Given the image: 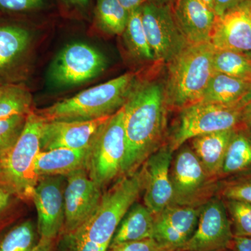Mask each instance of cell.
Segmentation results:
<instances>
[{
  "mask_svg": "<svg viewBox=\"0 0 251 251\" xmlns=\"http://www.w3.org/2000/svg\"><path fill=\"white\" fill-rule=\"evenodd\" d=\"M154 219L145 204L135 203L122 219L109 247L153 238Z\"/></svg>",
  "mask_w": 251,
  "mask_h": 251,
  "instance_id": "23",
  "label": "cell"
},
{
  "mask_svg": "<svg viewBox=\"0 0 251 251\" xmlns=\"http://www.w3.org/2000/svg\"><path fill=\"white\" fill-rule=\"evenodd\" d=\"M64 188V220L63 234L73 233L94 215L102 197L101 188L90 179L86 170L66 176Z\"/></svg>",
  "mask_w": 251,
  "mask_h": 251,
  "instance_id": "12",
  "label": "cell"
},
{
  "mask_svg": "<svg viewBox=\"0 0 251 251\" xmlns=\"http://www.w3.org/2000/svg\"><path fill=\"white\" fill-rule=\"evenodd\" d=\"M11 196V193L0 186V212L9 205Z\"/></svg>",
  "mask_w": 251,
  "mask_h": 251,
  "instance_id": "41",
  "label": "cell"
},
{
  "mask_svg": "<svg viewBox=\"0 0 251 251\" xmlns=\"http://www.w3.org/2000/svg\"><path fill=\"white\" fill-rule=\"evenodd\" d=\"M149 2L154 3V4H171L173 0H148Z\"/></svg>",
  "mask_w": 251,
  "mask_h": 251,
  "instance_id": "44",
  "label": "cell"
},
{
  "mask_svg": "<svg viewBox=\"0 0 251 251\" xmlns=\"http://www.w3.org/2000/svg\"><path fill=\"white\" fill-rule=\"evenodd\" d=\"M63 251H106L90 242L80 231L73 233L63 234Z\"/></svg>",
  "mask_w": 251,
  "mask_h": 251,
  "instance_id": "34",
  "label": "cell"
},
{
  "mask_svg": "<svg viewBox=\"0 0 251 251\" xmlns=\"http://www.w3.org/2000/svg\"><path fill=\"white\" fill-rule=\"evenodd\" d=\"M43 0H0V10L10 12H23L37 9Z\"/></svg>",
  "mask_w": 251,
  "mask_h": 251,
  "instance_id": "35",
  "label": "cell"
},
{
  "mask_svg": "<svg viewBox=\"0 0 251 251\" xmlns=\"http://www.w3.org/2000/svg\"><path fill=\"white\" fill-rule=\"evenodd\" d=\"M46 120L31 110L14 146L0 157V186L11 195L31 200L39 177L34 170L41 151V136Z\"/></svg>",
  "mask_w": 251,
  "mask_h": 251,
  "instance_id": "4",
  "label": "cell"
},
{
  "mask_svg": "<svg viewBox=\"0 0 251 251\" xmlns=\"http://www.w3.org/2000/svg\"><path fill=\"white\" fill-rule=\"evenodd\" d=\"M62 176L39 178L33 193L37 211V230L41 239H57L64 226V181Z\"/></svg>",
  "mask_w": 251,
  "mask_h": 251,
  "instance_id": "13",
  "label": "cell"
},
{
  "mask_svg": "<svg viewBox=\"0 0 251 251\" xmlns=\"http://www.w3.org/2000/svg\"><path fill=\"white\" fill-rule=\"evenodd\" d=\"M175 251H188L183 250V249H176V250Z\"/></svg>",
  "mask_w": 251,
  "mask_h": 251,
  "instance_id": "48",
  "label": "cell"
},
{
  "mask_svg": "<svg viewBox=\"0 0 251 251\" xmlns=\"http://www.w3.org/2000/svg\"><path fill=\"white\" fill-rule=\"evenodd\" d=\"M107 62L101 52L85 44H73L59 52L50 68L54 85L69 87L92 80L105 70Z\"/></svg>",
  "mask_w": 251,
  "mask_h": 251,
  "instance_id": "10",
  "label": "cell"
},
{
  "mask_svg": "<svg viewBox=\"0 0 251 251\" xmlns=\"http://www.w3.org/2000/svg\"><path fill=\"white\" fill-rule=\"evenodd\" d=\"M172 11L179 30L189 44L210 43L216 13L201 0H173Z\"/></svg>",
  "mask_w": 251,
  "mask_h": 251,
  "instance_id": "18",
  "label": "cell"
},
{
  "mask_svg": "<svg viewBox=\"0 0 251 251\" xmlns=\"http://www.w3.org/2000/svg\"><path fill=\"white\" fill-rule=\"evenodd\" d=\"M186 143L175 151L172 160L173 204L201 207L218 196L220 181L206 173L192 149Z\"/></svg>",
  "mask_w": 251,
  "mask_h": 251,
  "instance_id": "7",
  "label": "cell"
},
{
  "mask_svg": "<svg viewBox=\"0 0 251 251\" xmlns=\"http://www.w3.org/2000/svg\"><path fill=\"white\" fill-rule=\"evenodd\" d=\"M247 0H214V11L216 16H221L229 10L240 6Z\"/></svg>",
  "mask_w": 251,
  "mask_h": 251,
  "instance_id": "36",
  "label": "cell"
},
{
  "mask_svg": "<svg viewBox=\"0 0 251 251\" xmlns=\"http://www.w3.org/2000/svg\"><path fill=\"white\" fill-rule=\"evenodd\" d=\"M31 94L23 84L0 85V120L15 115H27L31 111Z\"/></svg>",
  "mask_w": 251,
  "mask_h": 251,
  "instance_id": "25",
  "label": "cell"
},
{
  "mask_svg": "<svg viewBox=\"0 0 251 251\" xmlns=\"http://www.w3.org/2000/svg\"><path fill=\"white\" fill-rule=\"evenodd\" d=\"M108 117L85 121H46L41 136V151L58 148L82 149L92 143Z\"/></svg>",
  "mask_w": 251,
  "mask_h": 251,
  "instance_id": "15",
  "label": "cell"
},
{
  "mask_svg": "<svg viewBox=\"0 0 251 251\" xmlns=\"http://www.w3.org/2000/svg\"><path fill=\"white\" fill-rule=\"evenodd\" d=\"M137 83L136 74L127 73L36 112L46 121H85L110 116L125 105Z\"/></svg>",
  "mask_w": 251,
  "mask_h": 251,
  "instance_id": "3",
  "label": "cell"
},
{
  "mask_svg": "<svg viewBox=\"0 0 251 251\" xmlns=\"http://www.w3.org/2000/svg\"><path fill=\"white\" fill-rule=\"evenodd\" d=\"M214 72L251 82V58L233 51L214 49Z\"/></svg>",
  "mask_w": 251,
  "mask_h": 251,
  "instance_id": "29",
  "label": "cell"
},
{
  "mask_svg": "<svg viewBox=\"0 0 251 251\" xmlns=\"http://www.w3.org/2000/svg\"><path fill=\"white\" fill-rule=\"evenodd\" d=\"M251 87V81L215 72L200 102L244 106L247 104V97Z\"/></svg>",
  "mask_w": 251,
  "mask_h": 251,
  "instance_id": "22",
  "label": "cell"
},
{
  "mask_svg": "<svg viewBox=\"0 0 251 251\" xmlns=\"http://www.w3.org/2000/svg\"><path fill=\"white\" fill-rule=\"evenodd\" d=\"M56 239H39V243L31 251H54Z\"/></svg>",
  "mask_w": 251,
  "mask_h": 251,
  "instance_id": "40",
  "label": "cell"
},
{
  "mask_svg": "<svg viewBox=\"0 0 251 251\" xmlns=\"http://www.w3.org/2000/svg\"><path fill=\"white\" fill-rule=\"evenodd\" d=\"M229 248L233 251H251V237H234Z\"/></svg>",
  "mask_w": 251,
  "mask_h": 251,
  "instance_id": "37",
  "label": "cell"
},
{
  "mask_svg": "<svg viewBox=\"0 0 251 251\" xmlns=\"http://www.w3.org/2000/svg\"><path fill=\"white\" fill-rule=\"evenodd\" d=\"M243 107L203 102L185 107L179 110L177 121L166 143L175 152L195 137L237 128Z\"/></svg>",
  "mask_w": 251,
  "mask_h": 251,
  "instance_id": "8",
  "label": "cell"
},
{
  "mask_svg": "<svg viewBox=\"0 0 251 251\" xmlns=\"http://www.w3.org/2000/svg\"><path fill=\"white\" fill-rule=\"evenodd\" d=\"M27 115H15L0 120V157L9 151L19 138Z\"/></svg>",
  "mask_w": 251,
  "mask_h": 251,
  "instance_id": "32",
  "label": "cell"
},
{
  "mask_svg": "<svg viewBox=\"0 0 251 251\" xmlns=\"http://www.w3.org/2000/svg\"><path fill=\"white\" fill-rule=\"evenodd\" d=\"M73 4L78 5L80 6H85L88 4L90 0H69Z\"/></svg>",
  "mask_w": 251,
  "mask_h": 251,
  "instance_id": "42",
  "label": "cell"
},
{
  "mask_svg": "<svg viewBox=\"0 0 251 251\" xmlns=\"http://www.w3.org/2000/svg\"><path fill=\"white\" fill-rule=\"evenodd\" d=\"M123 34L126 44L133 56L142 60L154 61L144 29L141 7L130 13Z\"/></svg>",
  "mask_w": 251,
  "mask_h": 251,
  "instance_id": "26",
  "label": "cell"
},
{
  "mask_svg": "<svg viewBox=\"0 0 251 251\" xmlns=\"http://www.w3.org/2000/svg\"><path fill=\"white\" fill-rule=\"evenodd\" d=\"M123 109L126 155L122 176L138 171L149 157L166 143L168 108L164 82H138Z\"/></svg>",
  "mask_w": 251,
  "mask_h": 251,
  "instance_id": "1",
  "label": "cell"
},
{
  "mask_svg": "<svg viewBox=\"0 0 251 251\" xmlns=\"http://www.w3.org/2000/svg\"><path fill=\"white\" fill-rule=\"evenodd\" d=\"M173 151L168 143L142 165L144 172V204L156 215L173 202L171 166Z\"/></svg>",
  "mask_w": 251,
  "mask_h": 251,
  "instance_id": "14",
  "label": "cell"
},
{
  "mask_svg": "<svg viewBox=\"0 0 251 251\" xmlns=\"http://www.w3.org/2000/svg\"><path fill=\"white\" fill-rule=\"evenodd\" d=\"M214 53L211 43L189 44L167 63L164 92L168 110L179 111L202 100L215 73Z\"/></svg>",
  "mask_w": 251,
  "mask_h": 251,
  "instance_id": "2",
  "label": "cell"
},
{
  "mask_svg": "<svg viewBox=\"0 0 251 251\" xmlns=\"http://www.w3.org/2000/svg\"><path fill=\"white\" fill-rule=\"evenodd\" d=\"M117 1L128 13H130L131 11L139 9L145 3L148 2V0H117Z\"/></svg>",
  "mask_w": 251,
  "mask_h": 251,
  "instance_id": "39",
  "label": "cell"
},
{
  "mask_svg": "<svg viewBox=\"0 0 251 251\" xmlns=\"http://www.w3.org/2000/svg\"><path fill=\"white\" fill-rule=\"evenodd\" d=\"M91 145L82 149L58 148L38 153L34 170L38 177L67 176L74 172L86 170Z\"/></svg>",
  "mask_w": 251,
  "mask_h": 251,
  "instance_id": "19",
  "label": "cell"
},
{
  "mask_svg": "<svg viewBox=\"0 0 251 251\" xmlns=\"http://www.w3.org/2000/svg\"><path fill=\"white\" fill-rule=\"evenodd\" d=\"M201 207L172 204L155 215L153 238L163 245L180 249L197 227Z\"/></svg>",
  "mask_w": 251,
  "mask_h": 251,
  "instance_id": "16",
  "label": "cell"
},
{
  "mask_svg": "<svg viewBox=\"0 0 251 251\" xmlns=\"http://www.w3.org/2000/svg\"><path fill=\"white\" fill-rule=\"evenodd\" d=\"M144 172L142 166L121 179L101 199L94 215L77 230L90 242L108 249L115 231L130 207L144 190Z\"/></svg>",
  "mask_w": 251,
  "mask_h": 251,
  "instance_id": "5",
  "label": "cell"
},
{
  "mask_svg": "<svg viewBox=\"0 0 251 251\" xmlns=\"http://www.w3.org/2000/svg\"><path fill=\"white\" fill-rule=\"evenodd\" d=\"M251 100V90L250 92H249V94H248L247 97V103L248 102L250 101Z\"/></svg>",
  "mask_w": 251,
  "mask_h": 251,
  "instance_id": "46",
  "label": "cell"
},
{
  "mask_svg": "<svg viewBox=\"0 0 251 251\" xmlns=\"http://www.w3.org/2000/svg\"><path fill=\"white\" fill-rule=\"evenodd\" d=\"M124 115L122 107L100 126L92 142L87 172L101 189L122 176L126 155Z\"/></svg>",
  "mask_w": 251,
  "mask_h": 251,
  "instance_id": "6",
  "label": "cell"
},
{
  "mask_svg": "<svg viewBox=\"0 0 251 251\" xmlns=\"http://www.w3.org/2000/svg\"><path fill=\"white\" fill-rule=\"evenodd\" d=\"M201 1L207 7L214 11V0H201Z\"/></svg>",
  "mask_w": 251,
  "mask_h": 251,
  "instance_id": "43",
  "label": "cell"
},
{
  "mask_svg": "<svg viewBox=\"0 0 251 251\" xmlns=\"http://www.w3.org/2000/svg\"><path fill=\"white\" fill-rule=\"evenodd\" d=\"M39 239L37 227L34 223L24 221L0 237V251H31Z\"/></svg>",
  "mask_w": 251,
  "mask_h": 251,
  "instance_id": "28",
  "label": "cell"
},
{
  "mask_svg": "<svg viewBox=\"0 0 251 251\" xmlns=\"http://www.w3.org/2000/svg\"><path fill=\"white\" fill-rule=\"evenodd\" d=\"M129 14L117 0H97V21L100 27L108 34H123Z\"/></svg>",
  "mask_w": 251,
  "mask_h": 251,
  "instance_id": "27",
  "label": "cell"
},
{
  "mask_svg": "<svg viewBox=\"0 0 251 251\" xmlns=\"http://www.w3.org/2000/svg\"><path fill=\"white\" fill-rule=\"evenodd\" d=\"M218 196L251 203V174L220 181Z\"/></svg>",
  "mask_w": 251,
  "mask_h": 251,
  "instance_id": "31",
  "label": "cell"
},
{
  "mask_svg": "<svg viewBox=\"0 0 251 251\" xmlns=\"http://www.w3.org/2000/svg\"><path fill=\"white\" fill-rule=\"evenodd\" d=\"M233 237L224 201L216 196L201 206L196 230L180 249L188 251H218L229 248Z\"/></svg>",
  "mask_w": 251,
  "mask_h": 251,
  "instance_id": "11",
  "label": "cell"
},
{
  "mask_svg": "<svg viewBox=\"0 0 251 251\" xmlns=\"http://www.w3.org/2000/svg\"><path fill=\"white\" fill-rule=\"evenodd\" d=\"M239 126L251 127V100L241 110Z\"/></svg>",
  "mask_w": 251,
  "mask_h": 251,
  "instance_id": "38",
  "label": "cell"
},
{
  "mask_svg": "<svg viewBox=\"0 0 251 251\" xmlns=\"http://www.w3.org/2000/svg\"><path fill=\"white\" fill-rule=\"evenodd\" d=\"M29 41V33L24 28L0 25V72L12 65L22 55Z\"/></svg>",
  "mask_w": 251,
  "mask_h": 251,
  "instance_id": "24",
  "label": "cell"
},
{
  "mask_svg": "<svg viewBox=\"0 0 251 251\" xmlns=\"http://www.w3.org/2000/svg\"><path fill=\"white\" fill-rule=\"evenodd\" d=\"M244 4H245L246 9H247L248 15H249V19L251 22V0H247L244 2Z\"/></svg>",
  "mask_w": 251,
  "mask_h": 251,
  "instance_id": "45",
  "label": "cell"
},
{
  "mask_svg": "<svg viewBox=\"0 0 251 251\" xmlns=\"http://www.w3.org/2000/svg\"><path fill=\"white\" fill-rule=\"evenodd\" d=\"M210 43L214 49L233 51L251 58V22L244 3L217 16Z\"/></svg>",
  "mask_w": 251,
  "mask_h": 251,
  "instance_id": "17",
  "label": "cell"
},
{
  "mask_svg": "<svg viewBox=\"0 0 251 251\" xmlns=\"http://www.w3.org/2000/svg\"><path fill=\"white\" fill-rule=\"evenodd\" d=\"M235 129L213 132L195 137L188 141L191 142L190 147L193 152L211 177L219 180L229 142Z\"/></svg>",
  "mask_w": 251,
  "mask_h": 251,
  "instance_id": "20",
  "label": "cell"
},
{
  "mask_svg": "<svg viewBox=\"0 0 251 251\" xmlns=\"http://www.w3.org/2000/svg\"><path fill=\"white\" fill-rule=\"evenodd\" d=\"M251 174V127H237L229 142L219 180Z\"/></svg>",
  "mask_w": 251,
  "mask_h": 251,
  "instance_id": "21",
  "label": "cell"
},
{
  "mask_svg": "<svg viewBox=\"0 0 251 251\" xmlns=\"http://www.w3.org/2000/svg\"><path fill=\"white\" fill-rule=\"evenodd\" d=\"M218 251H233L232 249H229V248H226V249H221V250H219Z\"/></svg>",
  "mask_w": 251,
  "mask_h": 251,
  "instance_id": "47",
  "label": "cell"
},
{
  "mask_svg": "<svg viewBox=\"0 0 251 251\" xmlns=\"http://www.w3.org/2000/svg\"><path fill=\"white\" fill-rule=\"evenodd\" d=\"M147 38L158 62L168 63L189 44L175 22L171 4L148 2L141 6Z\"/></svg>",
  "mask_w": 251,
  "mask_h": 251,
  "instance_id": "9",
  "label": "cell"
},
{
  "mask_svg": "<svg viewBox=\"0 0 251 251\" xmlns=\"http://www.w3.org/2000/svg\"><path fill=\"white\" fill-rule=\"evenodd\" d=\"M175 248L163 245L153 238L121 243L110 246L106 251H175Z\"/></svg>",
  "mask_w": 251,
  "mask_h": 251,
  "instance_id": "33",
  "label": "cell"
},
{
  "mask_svg": "<svg viewBox=\"0 0 251 251\" xmlns=\"http://www.w3.org/2000/svg\"><path fill=\"white\" fill-rule=\"evenodd\" d=\"M223 201L234 237H251V203L237 200Z\"/></svg>",
  "mask_w": 251,
  "mask_h": 251,
  "instance_id": "30",
  "label": "cell"
}]
</instances>
